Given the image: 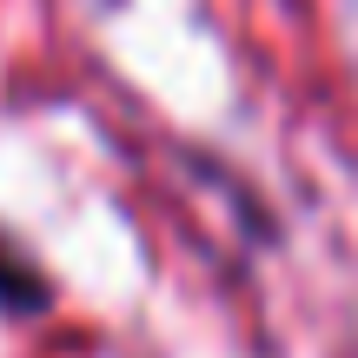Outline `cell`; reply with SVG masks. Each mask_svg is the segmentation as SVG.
<instances>
[{"instance_id":"cell-1","label":"cell","mask_w":358,"mask_h":358,"mask_svg":"<svg viewBox=\"0 0 358 358\" xmlns=\"http://www.w3.org/2000/svg\"><path fill=\"white\" fill-rule=\"evenodd\" d=\"M53 312V279L20 239L0 232V319H47Z\"/></svg>"}]
</instances>
